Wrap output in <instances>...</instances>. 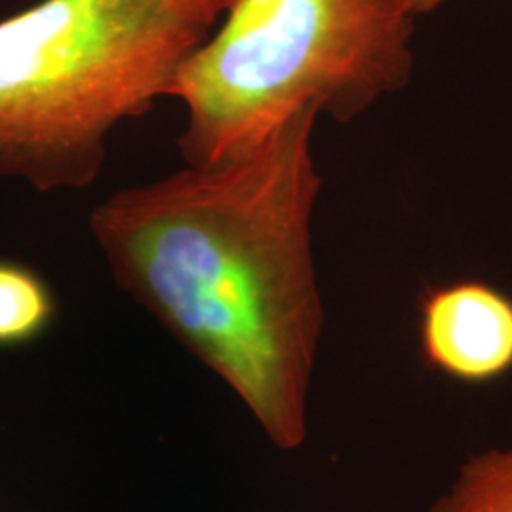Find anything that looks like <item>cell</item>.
<instances>
[{
    "label": "cell",
    "instance_id": "277c9868",
    "mask_svg": "<svg viewBox=\"0 0 512 512\" xmlns=\"http://www.w3.org/2000/svg\"><path fill=\"white\" fill-rule=\"evenodd\" d=\"M420 344L425 363L463 384H490L512 370V298L463 279L423 294Z\"/></svg>",
    "mask_w": 512,
    "mask_h": 512
},
{
    "label": "cell",
    "instance_id": "8992f818",
    "mask_svg": "<svg viewBox=\"0 0 512 512\" xmlns=\"http://www.w3.org/2000/svg\"><path fill=\"white\" fill-rule=\"evenodd\" d=\"M427 512H512V446L467 459Z\"/></svg>",
    "mask_w": 512,
    "mask_h": 512
},
{
    "label": "cell",
    "instance_id": "5b68a950",
    "mask_svg": "<svg viewBox=\"0 0 512 512\" xmlns=\"http://www.w3.org/2000/svg\"><path fill=\"white\" fill-rule=\"evenodd\" d=\"M55 315L48 281L27 264L0 258V349L35 342L52 327Z\"/></svg>",
    "mask_w": 512,
    "mask_h": 512
},
{
    "label": "cell",
    "instance_id": "7a4b0ae2",
    "mask_svg": "<svg viewBox=\"0 0 512 512\" xmlns=\"http://www.w3.org/2000/svg\"><path fill=\"white\" fill-rule=\"evenodd\" d=\"M173 0H40L0 21V181L84 190L110 135L209 37Z\"/></svg>",
    "mask_w": 512,
    "mask_h": 512
},
{
    "label": "cell",
    "instance_id": "6da1fadb",
    "mask_svg": "<svg viewBox=\"0 0 512 512\" xmlns=\"http://www.w3.org/2000/svg\"><path fill=\"white\" fill-rule=\"evenodd\" d=\"M317 118L300 110L256 147L114 192L90 215L116 283L230 385L285 452L308 435L325 319L311 245Z\"/></svg>",
    "mask_w": 512,
    "mask_h": 512
},
{
    "label": "cell",
    "instance_id": "ba28073f",
    "mask_svg": "<svg viewBox=\"0 0 512 512\" xmlns=\"http://www.w3.org/2000/svg\"><path fill=\"white\" fill-rule=\"evenodd\" d=\"M442 2L446 0H401V4L404 6V10L410 14V16H421V14H429L433 10H437Z\"/></svg>",
    "mask_w": 512,
    "mask_h": 512
},
{
    "label": "cell",
    "instance_id": "3957f363",
    "mask_svg": "<svg viewBox=\"0 0 512 512\" xmlns=\"http://www.w3.org/2000/svg\"><path fill=\"white\" fill-rule=\"evenodd\" d=\"M412 37L401 0H236L169 93L184 109V164L234 158L300 110L361 116L408 84Z\"/></svg>",
    "mask_w": 512,
    "mask_h": 512
},
{
    "label": "cell",
    "instance_id": "52a82bcc",
    "mask_svg": "<svg viewBox=\"0 0 512 512\" xmlns=\"http://www.w3.org/2000/svg\"><path fill=\"white\" fill-rule=\"evenodd\" d=\"M236 0H173L186 18L205 29H213Z\"/></svg>",
    "mask_w": 512,
    "mask_h": 512
}]
</instances>
